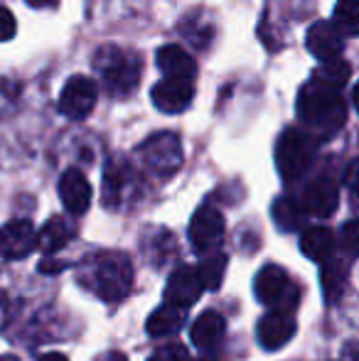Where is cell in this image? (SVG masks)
Wrapping results in <instances>:
<instances>
[{
    "label": "cell",
    "mask_w": 359,
    "mask_h": 361,
    "mask_svg": "<svg viewBox=\"0 0 359 361\" xmlns=\"http://www.w3.org/2000/svg\"><path fill=\"white\" fill-rule=\"evenodd\" d=\"M298 116L308 128L317 130L322 138H330L345 126L347 106L340 89L310 79L298 94Z\"/></svg>",
    "instance_id": "6da1fadb"
},
{
    "label": "cell",
    "mask_w": 359,
    "mask_h": 361,
    "mask_svg": "<svg viewBox=\"0 0 359 361\" xmlns=\"http://www.w3.org/2000/svg\"><path fill=\"white\" fill-rule=\"evenodd\" d=\"M15 30H18V23H15L13 13H10L8 8H0V42H8V39H13Z\"/></svg>",
    "instance_id": "83f0119b"
},
{
    "label": "cell",
    "mask_w": 359,
    "mask_h": 361,
    "mask_svg": "<svg viewBox=\"0 0 359 361\" xmlns=\"http://www.w3.org/2000/svg\"><path fill=\"white\" fill-rule=\"evenodd\" d=\"M37 248V228L28 219H15L0 226V258L18 261Z\"/></svg>",
    "instance_id": "9c48e42d"
},
{
    "label": "cell",
    "mask_w": 359,
    "mask_h": 361,
    "mask_svg": "<svg viewBox=\"0 0 359 361\" xmlns=\"http://www.w3.org/2000/svg\"><path fill=\"white\" fill-rule=\"evenodd\" d=\"M0 361H20L18 357H10V354H0Z\"/></svg>",
    "instance_id": "d590c367"
},
{
    "label": "cell",
    "mask_w": 359,
    "mask_h": 361,
    "mask_svg": "<svg viewBox=\"0 0 359 361\" xmlns=\"http://www.w3.org/2000/svg\"><path fill=\"white\" fill-rule=\"evenodd\" d=\"M320 281H322V288H325V300L327 302H335L342 295V290H345L347 268L330 258V261H325V268L320 271Z\"/></svg>",
    "instance_id": "cb8c5ba5"
},
{
    "label": "cell",
    "mask_w": 359,
    "mask_h": 361,
    "mask_svg": "<svg viewBox=\"0 0 359 361\" xmlns=\"http://www.w3.org/2000/svg\"><path fill=\"white\" fill-rule=\"evenodd\" d=\"M96 99H99L96 81L77 74L64 84L62 94H59V114H64L72 121H84L94 111Z\"/></svg>",
    "instance_id": "52a82bcc"
},
{
    "label": "cell",
    "mask_w": 359,
    "mask_h": 361,
    "mask_svg": "<svg viewBox=\"0 0 359 361\" xmlns=\"http://www.w3.org/2000/svg\"><path fill=\"white\" fill-rule=\"evenodd\" d=\"M150 99H153L155 109L163 114H182L190 109L192 99H195V84L192 79H170L165 76L163 81L150 89Z\"/></svg>",
    "instance_id": "30bf717a"
},
{
    "label": "cell",
    "mask_w": 359,
    "mask_h": 361,
    "mask_svg": "<svg viewBox=\"0 0 359 361\" xmlns=\"http://www.w3.org/2000/svg\"><path fill=\"white\" fill-rule=\"evenodd\" d=\"M62 268H64V263H52V261L39 263V271H42V273H59Z\"/></svg>",
    "instance_id": "4dcf8cb0"
},
{
    "label": "cell",
    "mask_w": 359,
    "mask_h": 361,
    "mask_svg": "<svg viewBox=\"0 0 359 361\" xmlns=\"http://www.w3.org/2000/svg\"><path fill=\"white\" fill-rule=\"evenodd\" d=\"M345 185L350 187V190L355 192V195H359V157H357V160H352L350 165H347Z\"/></svg>",
    "instance_id": "f1b7e54d"
},
{
    "label": "cell",
    "mask_w": 359,
    "mask_h": 361,
    "mask_svg": "<svg viewBox=\"0 0 359 361\" xmlns=\"http://www.w3.org/2000/svg\"><path fill=\"white\" fill-rule=\"evenodd\" d=\"M271 214L278 228H283V231H296V228L300 226L303 207L298 204V202H293L291 197H281V200L273 202Z\"/></svg>",
    "instance_id": "603a6c76"
},
{
    "label": "cell",
    "mask_w": 359,
    "mask_h": 361,
    "mask_svg": "<svg viewBox=\"0 0 359 361\" xmlns=\"http://www.w3.org/2000/svg\"><path fill=\"white\" fill-rule=\"evenodd\" d=\"M197 273H200V281L205 290H217L224 281V273H226V256L224 253H212L207 256L205 261L197 266Z\"/></svg>",
    "instance_id": "d4e9b609"
},
{
    "label": "cell",
    "mask_w": 359,
    "mask_h": 361,
    "mask_svg": "<svg viewBox=\"0 0 359 361\" xmlns=\"http://www.w3.org/2000/svg\"><path fill=\"white\" fill-rule=\"evenodd\" d=\"M298 322L293 317V310H273V312L266 314L259 322V337L261 347L269 349V352H276L283 344H288L293 337H296Z\"/></svg>",
    "instance_id": "8fae6325"
},
{
    "label": "cell",
    "mask_w": 359,
    "mask_h": 361,
    "mask_svg": "<svg viewBox=\"0 0 359 361\" xmlns=\"http://www.w3.org/2000/svg\"><path fill=\"white\" fill-rule=\"evenodd\" d=\"M74 231L62 216H52L37 233V246L42 248L44 253H57L59 248H64L69 241H72Z\"/></svg>",
    "instance_id": "ffe728a7"
},
{
    "label": "cell",
    "mask_w": 359,
    "mask_h": 361,
    "mask_svg": "<svg viewBox=\"0 0 359 361\" xmlns=\"http://www.w3.org/2000/svg\"><path fill=\"white\" fill-rule=\"evenodd\" d=\"M352 76V67L345 62L342 57H335V59H325L320 67L312 72V81H320V84H327L332 89H340L350 81Z\"/></svg>",
    "instance_id": "44dd1931"
},
{
    "label": "cell",
    "mask_w": 359,
    "mask_h": 361,
    "mask_svg": "<svg viewBox=\"0 0 359 361\" xmlns=\"http://www.w3.org/2000/svg\"><path fill=\"white\" fill-rule=\"evenodd\" d=\"M254 293L261 302L276 310H293L300 300V286L281 266L261 268L254 281Z\"/></svg>",
    "instance_id": "5b68a950"
},
{
    "label": "cell",
    "mask_w": 359,
    "mask_h": 361,
    "mask_svg": "<svg viewBox=\"0 0 359 361\" xmlns=\"http://www.w3.org/2000/svg\"><path fill=\"white\" fill-rule=\"evenodd\" d=\"M138 155H140V160H143V165L158 177L175 175V172L180 170L182 160H185L178 133H170V130L150 135V138L140 145Z\"/></svg>",
    "instance_id": "8992f818"
},
{
    "label": "cell",
    "mask_w": 359,
    "mask_h": 361,
    "mask_svg": "<svg viewBox=\"0 0 359 361\" xmlns=\"http://www.w3.org/2000/svg\"><path fill=\"white\" fill-rule=\"evenodd\" d=\"M59 200L72 214H84L91 204V185L82 170L72 167L59 177Z\"/></svg>",
    "instance_id": "9a60e30c"
},
{
    "label": "cell",
    "mask_w": 359,
    "mask_h": 361,
    "mask_svg": "<svg viewBox=\"0 0 359 361\" xmlns=\"http://www.w3.org/2000/svg\"><path fill=\"white\" fill-rule=\"evenodd\" d=\"M317 143L312 135L303 133L298 128L283 130V135L276 143V167L286 182H296L310 170L315 160Z\"/></svg>",
    "instance_id": "277c9868"
},
{
    "label": "cell",
    "mask_w": 359,
    "mask_h": 361,
    "mask_svg": "<svg viewBox=\"0 0 359 361\" xmlns=\"http://www.w3.org/2000/svg\"><path fill=\"white\" fill-rule=\"evenodd\" d=\"M335 248H337V238L327 226H310L303 231L300 251L305 253L310 261H315V263L330 261V258L335 256Z\"/></svg>",
    "instance_id": "ac0fdd59"
},
{
    "label": "cell",
    "mask_w": 359,
    "mask_h": 361,
    "mask_svg": "<svg viewBox=\"0 0 359 361\" xmlns=\"http://www.w3.org/2000/svg\"><path fill=\"white\" fill-rule=\"evenodd\" d=\"M28 5H32V8H49V5H57V0H28Z\"/></svg>",
    "instance_id": "d6a6232c"
},
{
    "label": "cell",
    "mask_w": 359,
    "mask_h": 361,
    "mask_svg": "<svg viewBox=\"0 0 359 361\" xmlns=\"http://www.w3.org/2000/svg\"><path fill=\"white\" fill-rule=\"evenodd\" d=\"M224 216L214 207H200L190 221V241L197 253H212L224 241Z\"/></svg>",
    "instance_id": "ba28073f"
},
{
    "label": "cell",
    "mask_w": 359,
    "mask_h": 361,
    "mask_svg": "<svg viewBox=\"0 0 359 361\" xmlns=\"http://www.w3.org/2000/svg\"><path fill=\"white\" fill-rule=\"evenodd\" d=\"M202 290H205V286H202L197 268L195 266H180L178 271H173V276L168 278L165 302L187 310L202 298Z\"/></svg>",
    "instance_id": "7c38bea8"
},
{
    "label": "cell",
    "mask_w": 359,
    "mask_h": 361,
    "mask_svg": "<svg viewBox=\"0 0 359 361\" xmlns=\"http://www.w3.org/2000/svg\"><path fill=\"white\" fill-rule=\"evenodd\" d=\"M148 361H190V354L182 344H168V347L158 349Z\"/></svg>",
    "instance_id": "4316f807"
},
{
    "label": "cell",
    "mask_w": 359,
    "mask_h": 361,
    "mask_svg": "<svg viewBox=\"0 0 359 361\" xmlns=\"http://www.w3.org/2000/svg\"><path fill=\"white\" fill-rule=\"evenodd\" d=\"M342 361H359V344L350 342L342 352Z\"/></svg>",
    "instance_id": "f546056e"
},
{
    "label": "cell",
    "mask_w": 359,
    "mask_h": 361,
    "mask_svg": "<svg viewBox=\"0 0 359 361\" xmlns=\"http://www.w3.org/2000/svg\"><path fill=\"white\" fill-rule=\"evenodd\" d=\"M101 361H128V359H126L121 352H109V354H106V357L101 359Z\"/></svg>",
    "instance_id": "836d02e7"
},
{
    "label": "cell",
    "mask_w": 359,
    "mask_h": 361,
    "mask_svg": "<svg viewBox=\"0 0 359 361\" xmlns=\"http://www.w3.org/2000/svg\"><path fill=\"white\" fill-rule=\"evenodd\" d=\"M340 246L342 253H347L350 258H359V219H352L342 226Z\"/></svg>",
    "instance_id": "484cf974"
},
{
    "label": "cell",
    "mask_w": 359,
    "mask_h": 361,
    "mask_svg": "<svg viewBox=\"0 0 359 361\" xmlns=\"http://www.w3.org/2000/svg\"><path fill=\"white\" fill-rule=\"evenodd\" d=\"M182 322H185V310L175 307V305H170V302H165L163 307H158L148 317V322H145V329H148L150 337L160 339V337H170V334L178 332V329L182 327Z\"/></svg>",
    "instance_id": "d6986e66"
},
{
    "label": "cell",
    "mask_w": 359,
    "mask_h": 361,
    "mask_svg": "<svg viewBox=\"0 0 359 361\" xmlns=\"http://www.w3.org/2000/svg\"><path fill=\"white\" fill-rule=\"evenodd\" d=\"M94 290L106 302H118L133 286V266L126 253H101L94 261Z\"/></svg>",
    "instance_id": "3957f363"
},
{
    "label": "cell",
    "mask_w": 359,
    "mask_h": 361,
    "mask_svg": "<svg viewBox=\"0 0 359 361\" xmlns=\"http://www.w3.org/2000/svg\"><path fill=\"white\" fill-rule=\"evenodd\" d=\"M337 204H340V190L332 180L320 177V180H312L310 185L303 192V209L312 216L327 219L335 214Z\"/></svg>",
    "instance_id": "5bb4252c"
},
{
    "label": "cell",
    "mask_w": 359,
    "mask_h": 361,
    "mask_svg": "<svg viewBox=\"0 0 359 361\" xmlns=\"http://www.w3.org/2000/svg\"><path fill=\"white\" fill-rule=\"evenodd\" d=\"M155 62H158V69L170 79H195L197 74V64L190 54L185 52L178 44H165V47L158 49L155 54Z\"/></svg>",
    "instance_id": "2e32d148"
},
{
    "label": "cell",
    "mask_w": 359,
    "mask_h": 361,
    "mask_svg": "<svg viewBox=\"0 0 359 361\" xmlns=\"http://www.w3.org/2000/svg\"><path fill=\"white\" fill-rule=\"evenodd\" d=\"M39 361H69V359L59 352H49V354H44V357H39Z\"/></svg>",
    "instance_id": "1f68e13d"
},
{
    "label": "cell",
    "mask_w": 359,
    "mask_h": 361,
    "mask_svg": "<svg viewBox=\"0 0 359 361\" xmlns=\"http://www.w3.org/2000/svg\"><path fill=\"white\" fill-rule=\"evenodd\" d=\"M224 332H226L224 317L219 312H214V310H207V312H202L195 319V324L190 329V339L195 347H200L205 352V349L217 347L221 342V337H224Z\"/></svg>",
    "instance_id": "e0dca14e"
},
{
    "label": "cell",
    "mask_w": 359,
    "mask_h": 361,
    "mask_svg": "<svg viewBox=\"0 0 359 361\" xmlns=\"http://www.w3.org/2000/svg\"><path fill=\"white\" fill-rule=\"evenodd\" d=\"M332 25L342 32V37L359 35V0H337Z\"/></svg>",
    "instance_id": "7402d4cb"
},
{
    "label": "cell",
    "mask_w": 359,
    "mask_h": 361,
    "mask_svg": "<svg viewBox=\"0 0 359 361\" xmlns=\"http://www.w3.org/2000/svg\"><path fill=\"white\" fill-rule=\"evenodd\" d=\"M305 44L308 52L315 59L325 62V59H335L342 57V49H345V37H342L340 30L332 25V20H317L315 25H310L305 35Z\"/></svg>",
    "instance_id": "4fadbf2b"
},
{
    "label": "cell",
    "mask_w": 359,
    "mask_h": 361,
    "mask_svg": "<svg viewBox=\"0 0 359 361\" xmlns=\"http://www.w3.org/2000/svg\"><path fill=\"white\" fill-rule=\"evenodd\" d=\"M352 104H355V109L359 111V84L355 86V91H352Z\"/></svg>",
    "instance_id": "e575fe53"
},
{
    "label": "cell",
    "mask_w": 359,
    "mask_h": 361,
    "mask_svg": "<svg viewBox=\"0 0 359 361\" xmlns=\"http://www.w3.org/2000/svg\"><path fill=\"white\" fill-rule=\"evenodd\" d=\"M94 69L111 96H130L140 84V59L116 44H106L94 54Z\"/></svg>",
    "instance_id": "7a4b0ae2"
}]
</instances>
